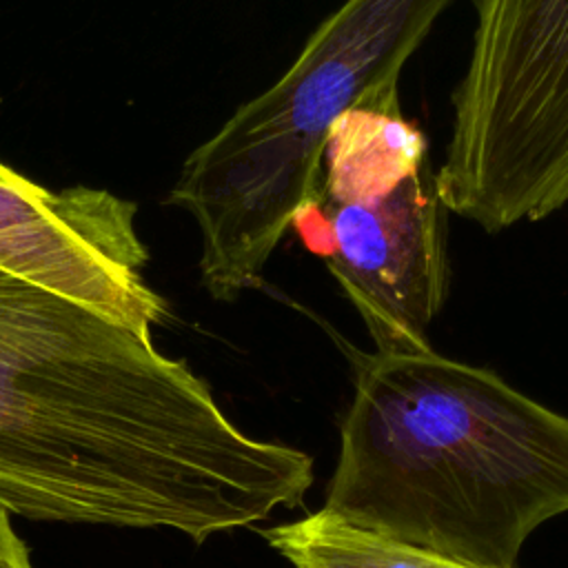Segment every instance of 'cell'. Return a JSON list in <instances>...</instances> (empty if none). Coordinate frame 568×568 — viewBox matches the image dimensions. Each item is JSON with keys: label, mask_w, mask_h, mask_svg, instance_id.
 <instances>
[{"label": "cell", "mask_w": 568, "mask_h": 568, "mask_svg": "<svg viewBox=\"0 0 568 568\" xmlns=\"http://www.w3.org/2000/svg\"><path fill=\"white\" fill-rule=\"evenodd\" d=\"M313 459L235 426L182 359L0 268V508L202 544L295 508Z\"/></svg>", "instance_id": "obj_1"}, {"label": "cell", "mask_w": 568, "mask_h": 568, "mask_svg": "<svg viewBox=\"0 0 568 568\" xmlns=\"http://www.w3.org/2000/svg\"><path fill=\"white\" fill-rule=\"evenodd\" d=\"M324 508L475 568H517L526 539L568 513V417L435 351L357 353Z\"/></svg>", "instance_id": "obj_2"}, {"label": "cell", "mask_w": 568, "mask_h": 568, "mask_svg": "<svg viewBox=\"0 0 568 568\" xmlns=\"http://www.w3.org/2000/svg\"><path fill=\"white\" fill-rule=\"evenodd\" d=\"M450 4L344 0L288 69L186 158L169 202L195 222L215 300L262 286L286 231L317 200L335 122L397 95L404 64Z\"/></svg>", "instance_id": "obj_3"}, {"label": "cell", "mask_w": 568, "mask_h": 568, "mask_svg": "<svg viewBox=\"0 0 568 568\" xmlns=\"http://www.w3.org/2000/svg\"><path fill=\"white\" fill-rule=\"evenodd\" d=\"M446 206L426 135L399 95L342 115L326 142L317 200L295 226L326 260L377 353H428L448 293Z\"/></svg>", "instance_id": "obj_4"}, {"label": "cell", "mask_w": 568, "mask_h": 568, "mask_svg": "<svg viewBox=\"0 0 568 568\" xmlns=\"http://www.w3.org/2000/svg\"><path fill=\"white\" fill-rule=\"evenodd\" d=\"M135 213L106 189L51 191L0 164V268L151 335L169 308L144 280Z\"/></svg>", "instance_id": "obj_5"}, {"label": "cell", "mask_w": 568, "mask_h": 568, "mask_svg": "<svg viewBox=\"0 0 568 568\" xmlns=\"http://www.w3.org/2000/svg\"><path fill=\"white\" fill-rule=\"evenodd\" d=\"M293 568H475L320 508L260 530Z\"/></svg>", "instance_id": "obj_6"}, {"label": "cell", "mask_w": 568, "mask_h": 568, "mask_svg": "<svg viewBox=\"0 0 568 568\" xmlns=\"http://www.w3.org/2000/svg\"><path fill=\"white\" fill-rule=\"evenodd\" d=\"M0 568H33L29 546L18 537L9 513L0 508Z\"/></svg>", "instance_id": "obj_7"}]
</instances>
